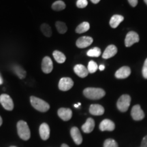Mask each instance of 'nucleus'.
<instances>
[{
	"label": "nucleus",
	"mask_w": 147,
	"mask_h": 147,
	"mask_svg": "<svg viewBox=\"0 0 147 147\" xmlns=\"http://www.w3.org/2000/svg\"><path fill=\"white\" fill-rule=\"evenodd\" d=\"M53 69V64L51 59L49 57H45L42 62V70L45 74H49Z\"/></svg>",
	"instance_id": "obj_10"
},
{
	"label": "nucleus",
	"mask_w": 147,
	"mask_h": 147,
	"mask_svg": "<svg viewBox=\"0 0 147 147\" xmlns=\"http://www.w3.org/2000/svg\"><path fill=\"white\" fill-rule=\"evenodd\" d=\"M17 131L19 137L23 140H28L30 138V129H29L28 125L25 121H18L17 123Z\"/></svg>",
	"instance_id": "obj_3"
},
{
	"label": "nucleus",
	"mask_w": 147,
	"mask_h": 147,
	"mask_svg": "<svg viewBox=\"0 0 147 147\" xmlns=\"http://www.w3.org/2000/svg\"><path fill=\"white\" fill-rule=\"evenodd\" d=\"M78 106H79L78 104H75V105H74V107H75V108H78Z\"/></svg>",
	"instance_id": "obj_39"
},
{
	"label": "nucleus",
	"mask_w": 147,
	"mask_h": 147,
	"mask_svg": "<svg viewBox=\"0 0 147 147\" xmlns=\"http://www.w3.org/2000/svg\"><path fill=\"white\" fill-rule=\"evenodd\" d=\"M0 103L3 108L7 110H12L14 108V103L10 96L7 94L0 95Z\"/></svg>",
	"instance_id": "obj_5"
},
{
	"label": "nucleus",
	"mask_w": 147,
	"mask_h": 147,
	"mask_svg": "<svg viewBox=\"0 0 147 147\" xmlns=\"http://www.w3.org/2000/svg\"><path fill=\"white\" fill-rule=\"evenodd\" d=\"M10 147H16V146H10Z\"/></svg>",
	"instance_id": "obj_41"
},
{
	"label": "nucleus",
	"mask_w": 147,
	"mask_h": 147,
	"mask_svg": "<svg viewBox=\"0 0 147 147\" xmlns=\"http://www.w3.org/2000/svg\"><path fill=\"white\" fill-rule=\"evenodd\" d=\"M104 147H119V146L115 140L107 139L104 143Z\"/></svg>",
	"instance_id": "obj_29"
},
{
	"label": "nucleus",
	"mask_w": 147,
	"mask_h": 147,
	"mask_svg": "<svg viewBox=\"0 0 147 147\" xmlns=\"http://www.w3.org/2000/svg\"><path fill=\"white\" fill-rule=\"evenodd\" d=\"M141 147H147V136H146L142 139V143H141Z\"/></svg>",
	"instance_id": "obj_32"
},
{
	"label": "nucleus",
	"mask_w": 147,
	"mask_h": 147,
	"mask_svg": "<svg viewBox=\"0 0 147 147\" xmlns=\"http://www.w3.org/2000/svg\"><path fill=\"white\" fill-rule=\"evenodd\" d=\"M130 74H131V69L127 66H124L116 71L115 76L117 78L124 79L127 78Z\"/></svg>",
	"instance_id": "obj_14"
},
{
	"label": "nucleus",
	"mask_w": 147,
	"mask_h": 147,
	"mask_svg": "<svg viewBox=\"0 0 147 147\" xmlns=\"http://www.w3.org/2000/svg\"><path fill=\"white\" fill-rule=\"evenodd\" d=\"M115 129V125L113 121L110 119H104L100 125V129L101 131H112Z\"/></svg>",
	"instance_id": "obj_11"
},
{
	"label": "nucleus",
	"mask_w": 147,
	"mask_h": 147,
	"mask_svg": "<svg viewBox=\"0 0 147 147\" xmlns=\"http://www.w3.org/2000/svg\"><path fill=\"white\" fill-rule=\"evenodd\" d=\"M1 125H2V119H1V116H0V126H1Z\"/></svg>",
	"instance_id": "obj_38"
},
{
	"label": "nucleus",
	"mask_w": 147,
	"mask_h": 147,
	"mask_svg": "<svg viewBox=\"0 0 147 147\" xmlns=\"http://www.w3.org/2000/svg\"><path fill=\"white\" fill-rule=\"evenodd\" d=\"M101 50L98 47H95L93 49H90L89 51H87V55L91 57H98L101 55Z\"/></svg>",
	"instance_id": "obj_26"
},
{
	"label": "nucleus",
	"mask_w": 147,
	"mask_h": 147,
	"mask_svg": "<svg viewBox=\"0 0 147 147\" xmlns=\"http://www.w3.org/2000/svg\"><path fill=\"white\" fill-rule=\"evenodd\" d=\"M83 94L90 100H99L102 98L106 94L105 91L100 88L89 87L84 90Z\"/></svg>",
	"instance_id": "obj_1"
},
{
	"label": "nucleus",
	"mask_w": 147,
	"mask_h": 147,
	"mask_svg": "<svg viewBox=\"0 0 147 147\" xmlns=\"http://www.w3.org/2000/svg\"><path fill=\"white\" fill-rule=\"evenodd\" d=\"M93 40L91 37L82 36L77 40L76 45L77 47L80 48V49H84V48H86L91 45L93 43Z\"/></svg>",
	"instance_id": "obj_9"
},
{
	"label": "nucleus",
	"mask_w": 147,
	"mask_h": 147,
	"mask_svg": "<svg viewBox=\"0 0 147 147\" xmlns=\"http://www.w3.org/2000/svg\"><path fill=\"white\" fill-rule=\"evenodd\" d=\"M2 83H3V79L1 78V75H0V84H1Z\"/></svg>",
	"instance_id": "obj_36"
},
{
	"label": "nucleus",
	"mask_w": 147,
	"mask_h": 147,
	"mask_svg": "<svg viewBox=\"0 0 147 147\" xmlns=\"http://www.w3.org/2000/svg\"><path fill=\"white\" fill-rule=\"evenodd\" d=\"M89 112L91 115L95 116L102 115L104 113V108L100 104H92L90 106Z\"/></svg>",
	"instance_id": "obj_19"
},
{
	"label": "nucleus",
	"mask_w": 147,
	"mask_h": 147,
	"mask_svg": "<svg viewBox=\"0 0 147 147\" xmlns=\"http://www.w3.org/2000/svg\"><path fill=\"white\" fill-rule=\"evenodd\" d=\"M95 127V121L93 119L89 118L87 119L85 123L82 126V130L84 133H91Z\"/></svg>",
	"instance_id": "obj_18"
},
{
	"label": "nucleus",
	"mask_w": 147,
	"mask_h": 147,
	"mask_svg": "<svg viewBox=\"0 0 147 147\" xmlns=\"http://www.w3.org/2000/svg\"><path fill=\"white\" fill-rule=\"evenodd\" d=\"M74 85V82L70 78L64 77L59 80V89L61 91H67L71 89Z\"/></svg>",
	"instance_id": "obj_6"
},
{
	"label": "nucleus",
	"mask_w": 147,
	"mask_h": 147,
	"mask_svg": "<svg viewBox=\"0 0 147 147\" xmlns=\"http://www.w3.org/2000/svg\"><path fill=\"white\" fill-rule=\"evenodd\" d=\"M61 147H69L68 145H67V144H63L61 145Z\"/></svg>",
	"instance_id": "obj_37"
},
{
	"label": "nucleus",
	"mask_w": 147,
	"mask_h": 147,
	"mask_svg": "<svg viewBox=\"0 0 147 147\" xmlns=\"http://www.w3.org/2000/svg\"><path fill=\"white\" fill-rule=\"evenodd\" d=\"M88 5L87 0H78L76 2L77 7L79 8H84Z\"/></svg>",
	"instance_id": "obj_30"
},
{
	"label": "nucleus",
	"mask_w": 147,
	"mask_h": 147,
	"mask_svg": "<svg viewBox=\"0 0 147 147\" xmlns=\"http://www.w3.org/2000/svg\"><path fill=\"white\" fill-rule=\"evenodd\" d=\"M128 1L132 7L136 6L138 4V0H128Z\"/></svg>",
	"instance_id": "obj_33"
},
{
	"label": "nucleus",
	"mask_w": 147,
	"mask_h": 147,
	"mask_svg": "<svg viewBox=\"0 0 147 147\" xmlns=\"http://www.w3.org/2000/svg\"><path fill=\"white\" fill-rule=\"evenodd\" d=\"M142 75L144 78L147 79V59L145 60L144 65L142 67Z\"/></svg>",
	"instance_id": "obj_31"
},
{
	"label": "nucleus",
	"mask_w": 147,
	"mask_h": 147,
	"mask_svg": "<svg viewBox=\"0 0 147 147\" xmlns=\"http://www.w3.org/2000/svg\"><path fill=\"white\" fill-rule=\"evenodd\" d=\"M55 25H56V27H57V29L58 32L59 33V34H65L67 32V26H66V25L63 22H61V21H57L56 22V23H55Z\"/></svg>",
	"instance_id": "obj_25"
},
{
	"label": "nucleus",
	"mask_w": 147,
	"mask_h": 147,
	"mask_svg": "<svg viewBox=\"0 0 147 147\" xmlns=\"http://www.w3.org/2000/svg\"><path fill=\"white\" fill-rule=\"evenodd\" d=\"M97 69H98V65H97V64L95 63V61H89V64H88V67H87L89 73H91V74L95 73V71L97 70Z\"/></svg>",
	"instance_id": "obj_27"
},
{
	"label": "nucleus",
	"mask_w": 147,
	"mask_h": 147,
	"mask_svg": "<svg viewBox=\"0 0 147 147\" xmlns=\"http://www.w3.org/2000/svg\"><path fill=\"white\" fill-rule=\"evenodd\" d=\"M41 31L46 37L49 38L52 36V29H51L50 25H48V24H42L41 25Z\"/></svg>",
	"instance_id": "obj_23"
},
{
	"label": "nucleus",
	"mask_w": 147,
	"mask_h": 147,
	"mask_svg": "<svg viewBox=\"0 0 147 147\" xmlns=\"http://www.w3.org/2000/svg\"><path fill=\"white\" fill-rule=\"evenodd\" d=\"M52 8L53 10H54L55 11L63 10L65 8V3H64L63 1L59 0V1H55V2L53 3Z\"/></svg>",
	"instance_id": "obj_24"
},
{
	"label": "nucleus",
	"mask_w": 147,
	"mask_h": 147,
	"mask_svg": "<svg viewBox=\"0 0 147 147\" xmlns=\"http://www.w3.org/2000/svg\"><path fill=\"white\" fill-rule=\"evenodd\" d=\"M14 70H15V72L17 74V76L19 77L20 78H24L26 76V72L24 69L22 68V67H19V66H16L15 68H14Z\"/></svg>",
	"instance_id": "obj_28"
},
{
	"label": "nucleus",
	"mask_w": 147,
	"mask_h": 147,
	"mask_svg": "<svg viewBox=\"0 0 147 147\" xmlns=\"http://www.w3.org/2000/svg\"><path fill=\"white\" fill-rule=\"evenodd\" d=\"M30 102L33 107L38 111L45 113L50 109V106L47 102L38 97L32 96L30 97Z\"/></svg>",
	"instance_id": "obj_2"
},
{
	"label": "nucleus",
	"mask_w": 147,
	"mask_h": 147,
	"mask_svg": "<svg viewBox=\"0 0 147 147\" xmlns=\"http://www.w3.org/2000/svg\"><path fill=\"white\" fill-rule=\"evenodd\" d=\"M131 115L135 121H141L144 118V113L140 105H136L132 108Z\"/></svg>",
	"instance_id": "obj_8"
},
{
	"label": "nucleus",
	"mask_w": 147,
	"mask_h": 147,
	"mask_svg": "<svg viewBox=\"0 0 147 147\" xmlns=\"http://www.w3.org/2000/svg\"><path fill=\"white\" fill-rule=\"evenodd\" d=\"M91 1L92 2H93V3H97L100 2V0H91Z\"/></svg>",
	"instance_id": "obj_35"
},
{
	"label": "nucleus",
	"mask_w": 147,
	"mask_h": 147,
	"mask_svg": "<svg viewBox=\"0 0 147 147\" xmlns=\"http://www.w3.org/2000/svg\"><path fill=\"white\" fill-rule=\"evenodd\" d=\"M74 72L80 78H85L89 74V71L87 67L81 64H78V65H75L74 68Z\"/></svg>",
	"instance_id": "obj_16"
},
{
	"label": "nucleus",
	"mask_w": 147,
	"mask_h": 147,
	"mask_svg": "<svg viewBox=\"0 0 147 147\" xmlns=\"http://www.w3.org/2000/svg\"><path fill=\"white\" fill-rule=\"evenodd\" d=\"M99 69H100V70L103 71L104 69H105V66H104V65H100V66H99Z\"/></svg>",
	"instance_id": "obj_34"
},
{
	"label": "nucleus",
	"mask_w": 147,
	"mask_h": 147,
	"mask_svg": "<svg viewBox=\"0 0 147 147\" xmlns=\"http://www.w3.org/2000/svg\"><path fill=\"white\" fill-rule=\"evenodd\" d=\"M53 57H54L55 59L56 60V61L59 63H63L65 61L66 57L65 55L63 53L60 52L58 51H55L53 52Z\"/></svg>",
	"instance_id": "obj_21"
},
{
	"label": "nucleus",
	"mask_w": 147,
	"mask_h": 147,
	"mask_svg": "<svg viewBox=\"0 0 147 147\" xmlns=\"http://www.w3.org/2000/svg\"><path fill=\"white\" fill-rule=\"evenodd\" d=\"M124 20V17L119 14H115L112 16L111 19L110 21V25L113 28H117L119 26V24Z\"/></svg>",
	"instance_id": "obj_20"
},
{
	"label": "nucleus",
	"mask_w": 147,
	"mask_h": 147,
	"mask_svg": "<svg viewBox=\"0 0 147 147\" xmlns=\"http://www.w3.org/2000/svg\"><path fill=\"white\" fill-rule=\"evenodd\" d=\"M39 132L40 137L43 140H47L49 139L50 137V127H49V125L45 123H42L40 126Z\"/></svg>",
	"instance_id": "obj_15"
},
{
	"label": "nucleus",
	"mask_w": 147,
	"mask_h": 147,
	"mask_svg": "<svg viewBox=\"0 0 147 147\" xmlns=\"http://www.w3.org/2000/svg\"><path fill=\"white\" fill-rule=\"evenodd\" d=\"M90 28V25L88 22H83L78 25L76 29V32L77 34H82L87 32Z\"/></svg>",
	"instance_id": "obj_22"
},
{
	"label": "nucleus",
	"mask_w": 147,
	"mask_h": 147,
	"mask_svg": "<svg viewBox=\"0 0 147 147\" xmlns=\"http://www.w3.org/2000/svg\"><path fill=\"white\" fill-rule=\"evenodd\" d=\"M139 36L136 32H129L127 34L125 40V45L127 47H129L134 45V44L137 43L139 42Z\"/></svg>",
	"instance_id": "obj_7"
},
{
	"label": "nucleus",
	"mask_w": 147,
	"mask_h": 147,
	"mask_svg": "<svg viewBox=\"0 0 147 147\" xmlns=\"http://www.w3.org/2000/svg\"><path fill=\"white\" fill-rule=\"evenodd\" d=\"M71 136L73 140L77 145H80L82 142V137L80 134V130L76 127H73L70 130Z\"/></svg>",
	"instance_id": "obj_12"
},
{
	"label": "nucleus",
	"mask_w": 147,
	"mask_h": 147,
	"mask_svg": "<svg viewBox=\"0 0 147 147\" xmlns=\"http://www.w3.org/2000/svg\"><path fill=\"white\" fill-rule=\"evenodd\" d=\"M58 116L63 121H69L72 117V111L69 108H61L58 110Z\"/></svg>",
	"instance_id": "obj_13"
},
{
	"label": "nucleus",
	"mask_w": 147,
	"mask_h": 147,
	"mask_svg": "<svg viewBox=\"0 0 147 147\" xmlns=\"http://www.w3.org/2000/svg\"><path fill=\"white\" fill-rule=\"evenodd\" d=\"M131 103V97L129 95H123L117 101V108L122 113H125L128 110Z\"/></svg>",
	"instance_id": "obj_4"
},
{
	"label": "nucleus",
	"mask_w": 147,
	"mask_h": 147,
	"mask_svg": "<svg viewBox=\"0 0 147 147\" xmlns=\"http://www.w3.org/2000/svg\"><path fill=\"white\" fill-rule=\"evenodd\" d=\"M117 53V48L115 45H110L106 48L102 55L104 59H109L113 57Z\"/></svg>",
	"instance_id": "obj_17"
},
{
	"label": "nucleus",
	"mask_w": 147,
	"mask_h": 147,
	"mask_svg": "<svg viewBox=\"0 0 147 147\" xmlns=\"http://www.w3.org/2000/svg\"><path fill=\"white\" fill-rule=\"evenodd\" d=\"M144 2L146 3V4L147 5V0H144Z\"/></svg>",
	"instance_id": "obj_40"
}]
</instances>
